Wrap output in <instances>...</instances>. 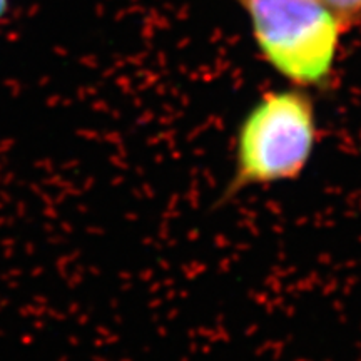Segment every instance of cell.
Here are the masks:
<instances>
[{
    "label": "cell",
    "instance_id": "1",
    "mask_svg": "<svg viewBox=\"0 0 361 361\" xmlns=\"http://www.w3.org/2000/svg\"><path fill=\"white\" fill-rule=\"evenodd\" d=\"M318 142V114L306 90L291 87L264 92L240 122L231 174L217 204H228L255 189L301 179Z\"/></svg>",
    "mask_w": 361,
    "mask_h": 361
},
{
    "label": "cell",
    "instance_id": "3",
    "mask_svg": "<svg viewBox=\"0 0 361 361\" xmlns=\"http://www.w3.org/2000/svg\"><path fill=\"white\" fill-rule=\"evenodd\" d=\"M338 17L343 29L361 21V0H321Z\"/></svg>",
    "mask_w": 361,
    "mask_h": 361
},
{
    "label": "cell",
    "instance_id": "4",
    "mask_svg": "<svg viewBox=\"0 0 361 361\" xmlns=\"http://www.w3.org/2000/svg\"><path fill=\"white\" fill-rule=\"evenodd\" d=\"M12 6H14V0H0V22L6 21L7 15L10 14Z\"/></svg>",
    "mask_w": 361,
    "mask_h": 361
},
{
    "label": "cell",
    "instance_id": "2",
    "mask_svg": "<svg viewBox=\"0 0 361 361\" xmlns=\"http://www.w3.org/2000/svg\"><path fill=\"white\" fill-rule=\"evenodd\" d=\"M268 64L296 87L329 81L343 26L321 0H243Z\"/></svg>",
    "mask_w": 361,
    "mask_h": 361
}]
</instances>
